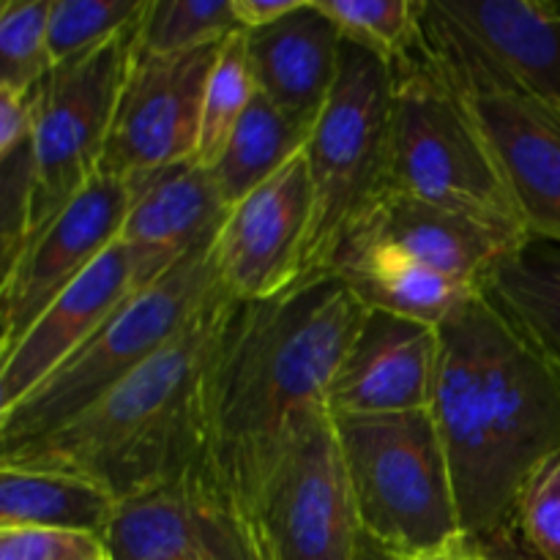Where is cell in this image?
<instances>
[{"label": "cell", "mask_w": 560, "mask_h": 560, "mask_svg": "<svg viewBox=\"0 0 560 560\" xmlns=\"http://www.w3.org/2000/svg\"><path fill=\"white\" fill-rule=\"evenodd\" d=\"M364 315L366 306L334 273L230 304L206 375V463L244 517L295 419L328 405Z\"/></svg>", "instance_id": "obj_1"}, {"label": "cell", "mask_w": 560, "mask_h": 560, "mask_svg": "<svg viewBox=\"0 0 560 560\" xmlns=\"http://www.w3.org/2000/svg\"><path fill=\"white\" fill-rule=\"evenodd\" d=\"M432 419L470 539L514 525L528 476L560 448V361L485 293L441 328Z\"/></svg>", "instance_id": "obj_2"}, {"label": "cell", "mask_w": 560, "mask_h": 560, "mask_svg": "<svg viewBox=\"0 0 560 560\" xmlns=\"http://www.w3.org/2000/svg\"><path fill=\"white\" fill-rule=\"evenodd\" d=\"M233 299L219 290L156 359L44 441L0 465L93 481L126 503L206 463V375Z\"/></svg>", "instance_id": "obj_3"}, {"label": "cell", "mask_w": 560, "mask_h": 560, "mask_svg": "<svg viewBox=\"0 0 560 560\" xmlns=\"http://www.w3.org/2000/svg\"><path fill=\"white\" fill-rule=\"evenodd\" d=\"M219 290L224 288L213 246L180 257L156 282L131 295L25 399L0 413V454L44 441L85 413L178 339Z\"/></svg>", "instance_id": "obj_4"}, {"label": "cell", "mask_w": 560, "mask_h": 560, "mask_svg": "<svg viewBox=\"0 0 560 560\" xmlns=\"http://www.w3.org/2000/svg\"><path fill=\"white\" fill-rule=\"evenodd\" d=\"M364 536L405 560L465 539L446 448L430 410L334 416Z\"/></svg>", "instance_id": "obj_5"}, {"label": "cell", "mask_w": 560, "mask_h": 560, "mask_svg": "<svg viewBox=\"0 0 560 560\" xmlns=\"http://www.w3.org/2000/svg\"><path fill=\"white\" fill-rule=\"evenodd\" d=\"M388 191L528 235L465 96L427 47L394 66Z\"/></svg>", "instance_id": "obj_6"}, {"label": "cell", "mask_w": 560, "mask_h": 560, "mask_svg": "<svg viewBox=\"0 0 560 560\" xmlns=\"http://www.w3.org/2000/svg\"><path fill=\"white\" fill-rule=\"evenodd\" d=\"M392 107V66L342 38L337 85L304 148L312 178V224L295 284L326 277L348 230L388 195Z\"/></svg>", "instance_id": "obj_7"}, {"label": "cell", "mask_w": 560, "mask_h": 560, "mask_svg": "<svg viewBox=\"0 0 560 560\" xmlns=\"http://www.w3.org/2000/svg\"><path fill=\"white\" fill-rule=\"evenodd\" d=\"M246 523L262 560H353L364 530L328 405L290 427Z\"/></svg>", "instance_id": "obj_8"}, {"label": "cell", "mask_w": 560, "mask_h": 560, "mask_svg": "<svg viewBox=\"0 0 560 560\" xmlns=\"http://www.w3.org/2000/svg\"><path fill=\"white\" fill-rule=\"evenodd\" d=\"M421 33L454 85L523 93L560 118V16L550 0H424Z\"/></svg>", "instance_id": "obj_9"}, {"label": "cell", "mask_w": 560, "mask_h": 560, "mask_svg": "<svg viewBox=\"0 0 560 560\" xmlns=\"http://www.w3.org/2000/svg\"><path fill=\"white\" fill-rule=\"evenodd\" d=\"M140 20L88 58L55 66L31 91L38 180L27 241L98 175Z\"/></svg>", "instance_id": "obj_10"}, {"label": "cell", "mask_w": 560, "mask_h": 560, "mask_svg": "<svg viewBox=\"0 0 560 560\" xmlns=\"http://www.w3.org/2000/svg\"><path fill=\"white\" fill-rule=\"evenodd\" d=\"M224 42L175 55L135 49L98 175L126 180L195 159L208 80Z\"/></svg>", "instance_id": "obj_11"}, {"label": "cell", "mask_w": 560, "mask_h": 560, "mask_svg": "<svg viewBox=\"0 0 560 560\" xmlns=\"http://www.w3.org/2000/svg\"><path fill=\"white\" fill-rule=\"evenodd\" d=\"M129 213V186L96 175L47 228L33 235L0 277V361L25 339L47 306L118 244Z\"/></svg>", "instance_id": "obj_12"}, {"label": "cell", "mask_w": 560, "mask_h": 560, "mask_svg": "<svg viewBox=\"0 0 560 560\" xmlns=\"http://www.w3.org/2000/svg\"><path fill=\"white\" fill-rule=\"evenodd\" d=\"M104 545L113 560H262L244 512L208 463L118 503Z\"/></svg>", "instance_id": "obj_13"}, {"label": "cell", "mask_w": 560, "mask_h": 560, "mask_svg": "<svg viewBox=\"0 0 560 560\" xmlns=\"http://www.w3.org/2000/svg\"><path fill=\"white\" fill-rule=\"evenodd\" d=\"M312 224L306 153L235 202L213 244V262L233 301H262L295 284Z\"/></svg>", "instance_id": "obj_14"}, {"label": "cell", "mask_w": 560, "mask_h": 560, "mask_svg": "<svg viewBox=\"0 0 560 560\" xmlns=\"http://www.w3.org/2000/svg\"><path fill=\"white\" fill-rule=\"evenodd\" d=\"M164 268L135 246H109L71 288H66L20 345L0 361V413L25 399L49 372L88 342L131 295L156 282Z\"/></svg>", "instance_id": "obj_15"}, {"label": "cell", "mask_w": 560, "mask_h": 560, "mask_svg": "<svg viewBox=\"0 0 560 560\" xmlns=\"http://www.w3.org/2000/svg\"><path fill=\"white\" fill-rule=\"evenodd\" d=\"M523 241L525 233L388 191L348 230L337 252H388L452 282L481 290L492 268Z\"/></svg>", "instance_id": "obj_16"}, {"label": "cell", "mask_w": 560, "mask_h": 560, "mask_svg": "<svg viewBox=\"0 0 560 560\" xmlns=\"http://www.w3.org/2000/svg\"><path fill=\"white\" fill-rule=\"evenodd\" d=\"M441 331L427 323L366 310L331 388V416H392L430 410Z\"/></svg>", "instance_id": "obj_17"}, {"label": "cell", "mask_w": 560, "mask_h": 560, "mask_svg": "<svg viewBox=\"0 0 560 560\" xmlns=\"http://www.w3.org/2000/svg\"><path fill=\"white\" fill-rule=\"evenodd\" d=\"M454 88L479 124L528 235L560 241L558 115L523 93Z\"/></svg>", "instance_id": "obj_18"}, {"label": "cell", "mask_w": 560, "mask_h": 560, "mask_svg": "<svg viewBox=\"0 0 560 560\" xmlns=\"http://www.w3.org/2000/svg\"><path fill=\"white\" fill-rule=\"evenodd\" d=\"M129 213L120 238L170 271L180 257L211 249L230 206L213 173L195 159L126 178Z\"/></svg>", "instance_id": "obj_19"}, {"label": "cell", "mask_w": 560, "mask_h": 560, "mask_svg": "<svg viewBox=\"0 0 560 560\" xmlns=\"http://www.w3.org/2000/svg\"><path fill=\"white\" fill-rule=\"evenodd\" d=\"M255 88L304 129H315L339 77L342 33L304 0L301 9L257 31H246Z\"/></svg>", "instance_id": "obj_20"}, {"label": "cell", "mask_w": 560, "mask_h": 560, "mask_svg": "<svg viewBox=\"0 0 560 560\" xmlns=\"http://www.w3.org/2000/svg\"><path fill=\"white\" fill-rule=\"evenodd\" d=\"M328 273L342 279L366 310L388 312L441 328L481 290L377 249H339Z\"/></svg>", "instance_id": "obj_21"}, {"label": "cell", "mask_w": 560, "mask_h": 560, "mask_svg": "<svg viewBox=\"0 0 560 560\" xmlns=\"http://www.w3.org/2000/svg\"><path fill=\"white\" fill-rule=\"evenodd\" d=\"M118 503L93 481L0 465V528L77 530L104 539Z\"/></svg>", "instance_id": "obj_22"}, {"label": "cell", "mask_w": 560, "mask_h": 560, "mask_svg": "<svg viewBox=\"0 0 560 560\" xmlns=\"http://www.w3.org/2000/svg\"><path fill=\"white\" fill-rule=\"evenodd\" d=\"M481 293L560 361V241L525 235L492 268Z\"/></svg>", "instance_id": "obj_23"}, {"label": "cell", "mask_w": 560, "mask_h": 560, "mask_svg": "<svg viewBox=\"0 0 560 560\" xmlns=\"http://www.w3.org/2000/svg\"><path fill=\"white\" fill-rule=\"evenodd\" d=\"M310 135V129L288 118L257 91L244 118L230 135L222 156L211 167L224 202L233 208L249 191L266 184L284 164L304 153Z\"/></svg>", "instance_id": "obj_24"}, {"label": "cell", "mask_w": 560, "mask_h": 560, "mask_svg": "<svg viewBox=\"0 0 560 560\" xmlns=\"http://www.w3.org/2000/svg\"><path fill=\"white\" fill-rule=\"evenodd\" d=\"M342 38L399 66L424 47V0H315Z\"/></svg>", "instance_id": "obj_25"}, {"label": "cell", "mask_w": 560, "mask_h": 560, "mask_svg": "<svg viewBox=\"0 0 560 560\" xmlns=\"http://www.w3.org/2000/svg\"><path fill=\"white\" fill-rule=\"evenodd\" d=\"M244 31L233 0H148L137 33V52L175 55L224 42Z\"/></svg>", "instance_id": "obj_26"}, {"label": "cell", "mask_w": 560, "mask_h": 560, "mask_svg": "<svg viewBox=\"0 0 560 560\" xmlns=\"http://www.w3.org/2000/svg\"><path fill=\"white\" fill-rule=\"evenodd\" d=\"M255 77L249 66V49H246V31H235L224 42L217 66L211 71L202 104L200 142H197L195 162L211 170L222 156L230 135L235 131L238 120L244 118L246 107L255 98Z\"/></svg>", "instance_id": "obj_27"}, {"label": "cell", "mask_w": 560, "mask_h": 560, "mask_svg": "<svg viewBox=\"0 0 560 560\" xmlns=\"http://www.w3.org/2000/svg\"><path fill=\"white\" fill-rule=\"evenodd\" d=\"M145 9L148 0H52L47 33L52 69L102 49Z\"/></svg>", "instance_id": "obj_28"}, {"label": "cell", "mask_w": 560, "mask_h": 560, "mask_svg": "<svg viewBox=\"0 0 560 560\" xmlns=\"http://www.w3.org/2000/svg\"><path fill=\"white\" fill-rule=\"evenodd\" d=\"M52 0L0 3V88L27 96L52 71L47 33Z\"/></svg>", "instance_id": "obj_29"}, {"label": "cell", "mask_w": 560, "mask_h": 560, "mask_svg": "<svg viewBox=\"0 0 560 560\" xmlns=\"http://www.w3.org/2000/svg\"><path fill=\"white\" fill-rule=\"evenodd\" d=\"M36 180L38 167L33 131L9 145H0V262H3L0 268L3 273L14 266L27 244Z\"/></svg>", "instance_id": "obj_30"}, {"label": "cell", "mask_w": 560, "mask_h": 560, "mask_svg": "<svg viewBox=\"0 0 560 560\" xmlns=\"http://www.w3.org/2000/svg\"><path fill=\"white\" fill-rule=\"evenodd\" d=\"M514 525L541 560H560V448L523 485Z\"/></svg>", "instance_id": "obj_31"}, {"label": "cell", "mask_w": 560, "mask_h": 560, "mask_svg": "<svg viewBox=\"0 0 560 560\" xmlns=\"http://www.w3.org/2000/svg\"><path fill=\"white\" fill-rule=\"evenodd\" d=\"M109 556L104 539L77 530L0 528V560H91Z\"/></svg>", "instance_id": "obj_32"}, {"label": "cell", "mask_w": 560, "mask_h": 560, "mask_svg": "<svg viewBox=\"0 0 560 560\" xmlns=\"http://www.w3.org/2000/svg\"><path fill=\"white\" fill-rule=\"evenodd\" d=\"M304 0H233L235 20L244 31H257L301 9Z\"/></svg>", "instance_id": "obj_33"}, {"label": "cell", "mask_w": 560, "mask_h": 560, "mask_svg": "<svg viewBox=\"0 0 560 560\" xmlns=\"http://www.w3.org/2000/svg\"><path fill=\"white\" fill-rule=\"evenodd\" d=\"M476 545H479L481 560H541L525 545L517 525H509V528L495 530V534L481 536V539H476Z\"/></svg>", "instance_id": "obj_34"}, {"label": "cell", "mask_w": 560, "mask_h": 560, "mask_svg": "<svg viewBox=\"0 0 560 560\" xmlns=\"http://www.w3.org/2000/svg\"><path fill=\"white\" fill-rule=\"evenodd\" d=\"M427 560H481V552H479V545H476V539L465 536V539H459L457 545H452L448 550L438 552V556Z\"/></svg>", "instance_id": "obj_35"}, {"label": "cell", "mask_w": 560, "mask_h": 560, "mask_svg": "<svg viewBox=\"0 0 560 560\" xmlns=\"http://www.w3.org/2000/svg\"><path fill=\"white\" fill-rule=\"evenodd\" d=\"M353 560H405V558H399V556H394V552L383 550V547L375 545L370 536H361L359 550H355Z\"/></svg>", "instance_id": "obj_36"}, {"label": "cell", "mask_w": 560, "mask_h": 560, "mask_svg": "<svg viewBox=\"0 0 560 560\" xmlns=\"http://www.w3.org/2000/svg\"><path fill=\"white\" fill-rule=\"evenodd\" d=\"M91 560H113L109 556H102V558H91Z\"/></svg>", "instance_id": "obj_37"}]
</instances>
